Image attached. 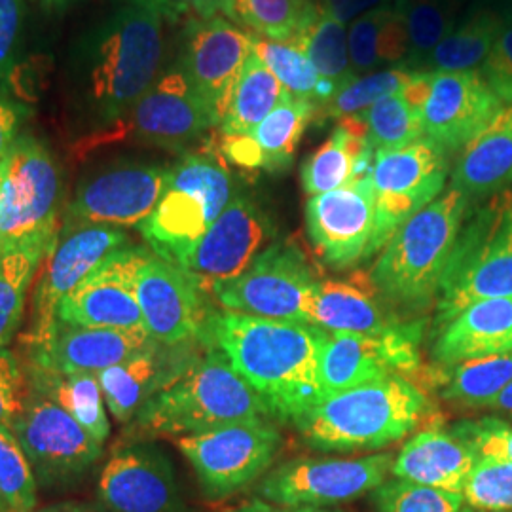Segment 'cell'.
I'll use <instances>...</instances> for the list:
<instances>
[{
    "label": "cell",
    "mask_w": 512,
    "mask_h": 512,
    "mask_svg": "<svg viewBox=\"0 0 512 512\" xmlns=\"http://www.w3.org/2000/svg\"><path fill=\"white\" fill-rule=\"evenodd\" d=\"M291 44L308 55L313 67L336 88L355 76L349 59L346 25L323 12L310 29Z\"/></svg>",
    "instance_id": "44"
},
{
    "label": "cell",
    "mask_w": 512,
    "mask_h": 512,
    "mask_svg": "<svg viewBox=\"0 0 512 512\" xmlns=\"http://www.w3.org/2000/svg\"><path fill=\"white\" fill-rule=\"evenodd\" d=\"M167 2L192 10L202 19L215 18L219 14H226L232 18V4H234V0H167Z\"/></svg>",
    "instance_id": "54"
},
{
    "label": "cell",
    "mask_w": 512,
    "mask_h": 512,
    "mask_svg": "<svg viewBox=\"0 0 512 512\" xmlns=\"http://www.w3.org/2000/svg\"><path fill=\"white\" fill-rule=\"evenodd\" d=\"M219 124L217 114L194 90L181 65H175L160 74L150 90L97 139L99 143L131 139L152 147L183 150Z\"/></svg>",
    "instance_id": "13"
},
{
    "label": "cell",
    "mask_w": 512,
    "mask_h": 512,
    "mask_svg": "<svg viewBox=\"0 0 512 512\" xmlns=\"http://www.w3.org/2000/svg\"><path fill=\"white\" fill-rule=\"evenodd\" d=\"M480 73L490 84L503 105H512V18H505L503 29L494 48L480 67Z\"/></svg>",
    "instance_id": "50"
},
{
    "label": "cell",
    "mask_w": 512,
    "mask_h": 512,
    "mask_svg": "<svg viewBox=\"0 0 512 512\" xmlns=\"http://www.w3.org/2000/svg\"><path fill=\"white\" fill-rule=\"evenodd\" d=\"M476 459L475 450L454 431L429 427L404 444L395 458L391 475L421 486L461 494Z\"/></svg>",
    "instance_id": "27"
},
{
    "label": "cell",
    "mask_w": 512,
    "mask_h": 512,
    "mask_svg": "<svg viewBox=\"0 0 512 512\" xmlns=\"http://www.w3.org/2000/svg\"><path fill=\"white\" fill-rule=\"evenodd\" d=\"M512 382V353L463 361L454 365L442 397L450 403L488 408Z\"/></svg>",
    "instance_id": "41"
},
{
    "label": "cell",
    "mask_w": 512,
    "mask_h": 512,
    "mask_svg": "<svg viewBox=\"0 0 512 512\" xmlns=\"http://www.w3.org/2000/svg\"><path fill=\"white\" fill-rule=\"evenodd\" d=\"M253 54L275 74L283 88L315 105L327 101L336 86L313 67L308 55L291 42H279L253 33Z\"/></svg>",
    "instance_id": "40"
},
{
    "label": "cell",
    "mask_w": 512,
    "mask_h": 512,
    "mask_svg": "<svg viewBox=\"0 0 512 512\" xmlns=\"http://www.w3.org/2000/svg\"><path fill=\"white\" fill-rule=\"evenodd\" d=\"M503 353H512V298L482 300L459 311L442 325L433 349L444 366Z\"/></svg>",
    "instance_id": "28"
},
{
    "label": "cell",
    "mask_w": 512,
    "mask_h": 512,
    "mask_svg": "<svg viewBox=\"0 0 512 512\" xmlns=\"http://www.w3.org/2000/svg\"><path fill=\"white\" fill-rule=\"evenodd\" d=\"M461 4L463 0H395L408 35L404 65L421 71L427 57L454 31Z\"/></svg>",
    "instance_id": "38"
},
{
    "label": "cell",
    "mask_w": 512,
    "mask_h": 512,
    "mask_svg": "<svg viewBox=\"0 0 512 512\" xmlns=\"http://www.w3.org/2000/svg\"><path fill=\"white\" fill-rule=\"evenodd\" d=\"M376 226V194L370 177L311 196L306 230L315 255L332 270H348L370 258Z\"/></svg>",
    "instance_id": "19"
},
{
    "label": "cell",
    "mask_w": 512,
    "mask_h": 512,
    "mask_svg": "<svg viewBox=\"0 0 512 512\" xmlns=\"http://www.w3.org/2000/svg\"><path fill=\"white\" fill-rule=\"evenodd\" d=\"M147 251L148 247L128 245L112 253L73 293L59 302L55 323L147 332L135 294V277Z\"/></svg>",
    "instance_id": "20"
},
{
    "label": "cell",
    "mask_w": 512,
    "mask_h": 512,
    "mask_svg": "<svg viewBox=\"0 0 512 512\" xmlns=\"http://www.w3.org/2000/svg\"><path fill=\"white\" fill-rule=\"evenodd\" d=\"M61 192V171L50 148L21 133L4 160L0 253L48 255L61 228Z\"/></svg>",
    "instance_id": "8"
},
{
    "label": "cell",
    "mask_w": 512,
    "mask_h": 512,
    "mask_svg": "<svg viewBox=\"0 0 512 512\" xmlns=\"http://www.w3.org/2000/svg\"><path fill=\"white\" fill-rule=\"evenodd\" d=\"M21 110L0 97V164L6 160L10 148L14 147L19 137V126H21Z\"/></svg>",
    "instance_id": "53"
},
{
    "label": "cell",
    "mask_w": 512,
    "mask_h": 512,
    "mask_svg": "<svg viewBox=\"0 0 512 512\" xmlns=\"http://www.w3.org/2000/svg\"><path fill=\"white\" fill-rule=\"evenodd\" d=\"M164 12L128 4L93 29L76 52L78 105L97 128L109 129L162 74Z\"/></svg>",
    "instance_id": "2"
},
{
    "label": "cell",
    "mask_w": 512,
    "mask_h": 512,
    "mask_svg": "<svg viewBox=\"0 0 512 512\" xmlns=\"http://www.w3.org/2000/svg\"><path fill=\"white\" fill-rule=\"evenodd\" d=\"M268 416V406L226 355L207 348L202 359L192 361L181 376L143 404L133 427L148 437H184Z\"/></svg>",
    "instance_id": "4"
},
{
    "label": "cell",
    "mask_w": 512,
    "mask_h": 512,
    "mask_svg": "<svg viewBox=\"0 0 512 512\" xmlns=\"http://www.w3.org/2000/svg\"><path fill=\"white\" fill-rule=\"evenodd\" d=\"M495 298H512V190L469 209L440 281L437 323Z\"/></svg>",
    "instance_id": "6"
},
{
    "label": "cell",
    "mask_w": 512,
    "mask_h": 512,
    "mask_svg": "<svg viewBox=\"0 0 512 512\" xmlns=\"http://www.w3.org/2000/svg\"><path fill=\"white\" fill-rule=\"evenodd\" d=\"M2 184H4V162L0 164V202H2Z\"/></svg>",
    "instance_id": "60"
},
{
    "label": "cell",
    "mask_w": 512,
    "mask_h": 512,
    "mask_svg": "<svg viewBox=\"0 0 512 512\" xmlns=\"http://www.w3.org/2000/svg\"><path fill=\"white\" fill-rule=\"evenodd\" d=\"M321 16L315 0H234L232 19L260 37L294 42Z\"/></svg>",
    "instance_id": "39"
},
{
    "label": "cell",
    "mask_w": 512,
    "mask_h": 512,
    "mask_svg": "<svg viewBox=\"0 0 512 512\" xmlns=\"http://www.w3.org/2000/svg\"><path fill=\"white\" fill-rule=\"evenodd\" d=\"M281 433L266 420L239 421L177 440L211 501L234 497L255 484L281 450Z\"/></svg>",
    "instance_id": "11"
},
{
    "label": "cell",
    "mask_w": 512,
    "mask_h": 512,
    "mask_svg": "<svg viewBox=\"0 0 512 512\" xmlns=\"http://www.w3.org/2000/svg\"><path fill=\"white\" fill-rule=\"evenodd\" d=\"M12 433L42 488L73 486L103 458V442L59 404L31 389Z\"/></svg>",
    "instance_id": "12"
},
{
    "label": "cell",
    "mask_w": 512,
    "mask_h": 512,
    "mask_svg": "<svg viewBox=\"0 0 512 512\" xmlns=\"http://www.w3.org/2000/svg\"><path fill=\"white\" fill-rule=\"evenodd\" d=\"M283 93V84L258 55L251 52L220 120V135L249 133L277 107Z\"/></svg>",
    "instance_id": "36"
},
{
    "label": "cell",
    "mask_w": 512,
    "mask_h": 512,
    "mask_svg": "<svg viewBox=\"0 0 512 512\" xmlns=\"http://www.w3.org/2000/svg\"><path fill=\"white\" fill-rule=\"evenodd\" d=\"M200 340L226 355L277 420L296 423L323 399L315 325L222 310L209 313Z\"/></svg>",
    "instance_id": "1"
},
{
    "label": "cell",
    "mask_w": 512,
    "mask_h": 512,
    "mask_svg": "<svg viewBox=\"0 0 512 512\" xmlns=\"http://www.w3.org/2000/svg\"><path fill=\"white\" fill-rule=\"evenodd\" d=\"M25 372L31 391L59 404L95 439L103 444L107 442L110 437L109 410L97 374H61L35 366H25Z\"/></svg>",
    "instance_id": "33"
},
{
    "label": "cell",
    "mask_w": 512,
    "mask_h": 512,
    "mask_svg": "<svg viewBox=\"0 0 512 512\" xmlns=\"http://www.w3.org/2000/svg\"><path fill=\"white\" fill-rule=\"evenodd\" d=\"M471 200L448 188L423 207L391 238L376 260L370 279L393 306L418 311L439 296L440 281L456 247Z\"/></svg>",
    "instance_id": "5"
},
{
    "label": "cell",
    "mask_w": 512,
    "mask_h": 512,
    "mask_svg": "<svg viewBox=\"0 0 512 512\" xmlns=\"http://www.w3.org/2000/svg\"><path fill=\"white\" fill-rule=\"evenodd\" d=\"M378 512H476L465 497L454 492L421 486L401 478L385 480L374 490Z\"/></svg>",
    "instance_id": "46"
},
{
    "label": "cell",
    "mask_w": 512,
    "mask_h": 512,
    "mask_svg": "<svg viewBox=\"0 0 512 512\" xmlns=\"http://www.w3.org/2000/svg\"><path fill=\"white\" fill-rule=\"evenodd\" d=\"M393 463L391 452L366 458L293 459L266 476L258 494L275 505L325 509L380 488L391 475Z\"/></svg>",
    "instance_id": "15"
},
{
    "label": "cell",
    "mask_w": 512,
    "mask_h": 512,
    "mask_svg": "<svg viewBox=\"0 0 512 512\" xmlns=\"http://www.w3.org/2000/svg\"><path fill=\"white\" fill-rule=\"evenodd\" d=\"M135 294L154 342L177 348L194 338L200 340L209 317L205 293L190 275L152 253L150 247L137 270Z\"/></svg>",
    "instance_id": "22"
},
{
    "label": "cell",
    "mask_w": 512,
    "mask_h": 512,
    "mask_svg": "<svg viewBox=\"0 0 512 512\" xmlns=\"http://www.w3.org/2000/svg\"><path fill=\"white\" fill-rule=\"evenodd\" d=\"M38 512H105L101 507L93 509V507H86V505H78V503H61V505H52L46 507Z\"/></svg>",
    "instance_id": "57"
},
{
    "label": "cell",
    "mask_w": 512,
    "mask_h": 512,
    "mask_svg": "<svg viewBox=\"0 0 512 512\" xmlns=\"http://www.w3.org/2000/svg\"><path fill=\"white\" fill-rule=\"evenodd\" d=\"M46 255L35 251L0 253V348H6L25 317L27 294Z\"/></svg>",
    "instance_id": "43"
},
{
    "label": "cell",
    "mask_w": 512,
    "mask_h": 512,
    "mask_svg": "<svg viewBox=\"0 0 512 512\" xmlns=\"http://www.w3.org/2000/svg\"><path fill=\"white\" fill-rule=\"evenodd\" d=\"M448 175L450 154L429 137L374 154L368 173L376 194V226L370 255L382 253L406 220L439 198Z\"/></svg>",
    "instance_id": "10"
},
{
    "label": "cell",
    "mask_w": 512,
    "mask_h": 512,
    "mask_svg": "<svg viewBox=\"0 0 512 512\" xmlns=\"http://www.w3.org/2000/svg\"><path fill=\"white\" fill-rule=\"evenodd\" d=\"M234 181L217 154H186L171 167L164 196L139 232L152 253L177 264L234 200Z\"/></svg>",
    "instance_id": "7"
},
{
    "label": "cell",
    "mask_w": 512,
    "mask_h": 512,
    "mask_svg": "<svg viewBox=\"0 0 512 512\" xmlns=\"http://www.w3.org/2000/svg\"><path fill=\"white\" fill-rule=\"evenodd\" d=\"M0 512H10V509H8V505L4 503V499L0 497Z\"/></svg>",
    "instance_id": "61"
},
{
    "label": "cell",
    "mask_w": 512,
    "mask_h": 512,
    "mask_svg": "<svg viewBox=\"0 0 512 512\" xmlns=\"http://www.w3.org/2000/svg\"><path fill=\"white\" fill-rule=\"evenodd\" d=\"M357 116L365 124L366 141L374 154L380 150L406 147L425 137L421 109L404 92L387 95Z\"/></svg>",
    "instance_id": "42"
},
{
    "label": "cell",
    "mask_w": 512,
    "mask_h": 512,
    "mask_svg": "<svg viewBox=\"0 0 512 512\" xmlns=\"http://www.w3.org/2000/svg\"><path fill=\"white\" fill-rule=\"evenodd\" d=\"M512 184V105L501 110L471 143L459 150L452 188L469 200H486Z\"/></svg>",
    "instance_id": "29"
},
{
    "label": "cell",
    "mask_w": 512,
    "mask_h": 512,
    "mask_svg": "<svg viewBox=\"0 0 512 512\" xmlns=\"http://www.w3.org/2000/svg\"><path fill=\"white\" fill-rule=\"evenodd\" d=\"M313 116V101L285 90L277 107L249 133L220 135V152L230 164L243 169L285 171L293 164L296 148Z\"/></svg>",
    "instance_id": "26"
},
{
    "label": "cell",
    "mask_w": 512,
    "mask_h": 512,
    "mask_svg": "<svg viewBox=\"0 0 512 512\" xmlns=\"http://www.w3.org/2000/svg\"><path fill=\"white\" fill-rule=\"evenodd\" d=\"M171 167L120 162L84 177L61 224L139 228L164 196Z\"/></svg>",
    "instance_id": "16"
},
{
    "label": "cell",
    "mask_w": 512,
    "mask_h": 512,
    "mask_svg": "<svg viewBox=\"0 0 512 512\" xmlns=\"http://www.w3.org/2000/svg\"><path fill=\"white\" fill-rule=\"evenodd\" d=\"M311 325L329 332L363 336H391L416 327L399 321L370 291L334 279L319 281L311 308Z\"/></svg>",
    "instance_id": "31"
},
{
    "label": "cell",
    "mask_w": 512,
    "mask_h": 512,
    "mask_svg": "<svg viewBox=\"0 0 512 512\" xmlns=\"http://www.w3.org/2000/svg\"><path fill=\"white\" fill-rule=\"evenodd\" d=\"M488 408H492L495 412H503V414H511L512 416V382L495 397L494 403L490 404Z\"/></svg>",
    "instance_id": "56"
},
{
    "label": "cell",
    "mask_w": 512,
    "mask_h": 512,
    "mask_svg": "<svg viewBox=\"0 0 512 512\" xmlns=\"http://www.w3.org/2000/svg\"><path fill=\"white\" fill-rule=\"evenodd\" d=\"M454 433L465 440L478 458H494L512 463V427L497 418L463 421Z\"/></svg>",
    "instance_id": "48"
},
{
    "label": "cell",
    "mask_w": 512,
    "mask_h": 512,
    "mask_svg": "<svg viewBox=\"0 0 512 512\" xmlns=\"http://www.w3.org/2000/svg\"><path fill=\"white\" fill-rule=\"evenodd\" d=\"M503 109L480 69L429 73V92L421 107L423 133L448 154L459 152Z\"/></svg>",
    "instance_id": "23"
},
{
    "label": "cell",
    "mask_w": 512,
    "mask_h": 512,
    "mask_svg": "<svg viewBox=\"0 0 512 512\" xmlns=\"http://www.w3.org/2000/svg\"><path fill=\"white\" fill-rule=\"evenodd\" d=\"M129 4H135V6H147V8H158L162 12H171V4L167 0H128Z\"/></svg>",
    "instance_id": "58"
},
{
    "label": "cell",
    "mask_w": 512,
    "mask_h": 512,
    "mask_svg": "<svg viewBox=\"0 0 512 512\" xmlns=\"http://www.w3.org/2000/svg\"><path fill=\"white\" fill-rule=\"evenodd\" d=\"M162 348L152 340L128 361L97 372L107 410L118 423H131L148 399L192 365L171 363Z\"/></svg>",
    "instance_id": "30"
},
{
    "label": "cell",
    "mask_w": 512,
    "mask_h": 512,
    "mask_svg": "<svg viewBox=\"0 0 512 512\" xmlns=\"http://www.w3.org/2000/svg\"><path fill=\"white\" fill-rule=\"evenodd\" d=\"M505 16L492 8H476L427 57L423 73H456L480 69L492 52Z\"/></svg>",
    "instance_id": "35"
},
{
    "label": "cell",
    "mask_w": 512,
    "mask_h": 512,
    "mask_svg": "<svg viewBox=\"0 0 512 512\" xmlns=\"http://www.w3.org/2000/svg\"><path fill=\"white\" fill-rule=\"evenodd\" d=\"M272 222L249 196L238 194L220 213L202 239L175 264L190 275L203 293L236 279L272 238Z\"/></svg>",
    "instance_id": "17"
},
{
    "label": "cell",
    "mask_w": 512,
    "mask_h": 512,
    "mask_svg": "<svg viewBox=\"0 0 512 512\" xmlns=\"http://www.w3.org/2000/svg\"><path fill=\"white\" fill-rule=\"evenodd\" d=\"M48 6H54V8H61V6H67L69 2H73V0H44Z\"/></svg>",
    "instance_id": "59"
},
{
    "label": "cell",
    "mask_w": 512,
    "mask_h": 512,
    "mask_svg": "<svg viewBox=\"0 0 512 512\" xmlns=\"http://www.w3.org/2000/svg\"><path fill=\"white\" fill-rule=\"evenodd\" d=\"M348 46L355 76L374 73L382 65L404 63L408 55L404 19L395 6H380L351 23Z\"/></svg>",
    "instance_id": "34"
},
{
    "label": "cell",
    "mask_w": 512,
    "mask_h": 512,
    "mask_svg": "<svg viewBox=\"0 0 512 512\" xmlns=\"http://www.w3.org/2000/svg\"><path fill=\"white\" fill-rule=\"evenodd\" d=\"M38 482L16 435L0 427V497L10 512H35Z\"/></svg>",
    "instance_id": "45"
},
{
    "label": "cell",
    "mask_w": 512,
    "mask_h": 512,
    "mask_svg": "<svg viewBox=\"0 0 512 512\" xmlns=\"http://www.w3.org/2000/svg\"><path fill=\"white\" fill-rule=\"evenodd\" d=\"M315 2L325 16L346 25L349 21L353 23L355 19L365 16L380 6H387L389 0H315Z\"/></svg>",
    "instance_id": "52"
},
{
    "label": "cell",
    "mask_w": 512,
    "mask_h": 512,
    "mask_svg": "<svg viewBox=\"0 0 512 512\" xmlns=\"http://www.w3.org/2000/svg\"><path fill=\"white\" fill-rule=\"evenodd\" d=\"M461 495L476 512H512V463L476 459Z\"/></svg>",
    "instance_id": "47"
},
{
    "label": "cell",
    "mask_w": 512,
    "mask_h": 512,
    "mask_svg": "<svg viewBox=\"0 0 512 512\" xmlns=\"http://www.w3.org/2000/svg\"><path fill=\"white\" fill-rule=\"evenodd\" d=\"M251 52L253 33L239 29L230 19L215 16L188 25L179 65L219 122Z\"/></svg>",
    "instance_id": "24"
},
{
    "label": "cell",
    "mask_w": 512,
    "mask_h": 512,
    "mask_svg": "<svg viewBox=\"0 0 512 512\" xmlns=\"http://www.w3.org/2000/svg\"><path fill=\"white\" fill-rule=\"evenodd\" d=\"M29 395L25 366L8 348H0V427L12 429Z\"/></svg>",
    "instance_id": "49"
},
{
    "label": "cell",
    "mask_w": 512,
    "mask_h": 512,
    "mask_svg": "<svg viewBox=\"0 0 512 512\" xmlns=\"http://www.w3.org/2000/svg\"><path fill=\"white\" fill-rule=\"evenodd\" d=\"M418 340V325L391 336L323 330L319 359L323 397L384 380L391 374L414 372L420 366Z\"/></svg>",
    "instance_id": "21"
},
{
    "label": "cell",
    "mask_w": 512,
    "mask_h": 512,
    "mask_svg": "<svg viewBox=\"0 0 512 512\" xmlns=\"http://www.w3.org/2000/svg\"><path fill=\"white\" fill-rule=\"evenodd\" d=\"M147 332L120 329H88L55 323L50 336L33 348H25L29 365L61 374H97L120 365L147 348Z\"/></svg>",
    "instance_id": "25"
},
{
    "label": "cell",
    "mask_w": 512,
    "mask_h": 512,
    "mask_svg": "<svg viewBox=\"0 0 512 512\" xmlns=\"http://www.w3.org/2000/svg\"><path fill=\"white\" fill-rule=\"evenodd\" d=\"M122 228L99 224H61L52 249L40 264L31 300V325L25 332V348L44 342L55 327L59 302L93 274L112 253L128 247Z\"/></svg>",
    "instance_id": "14"
},
{
    "label": "cell",
    "mask_w": 512,
    "mask_h": 512,
    "mask_svg": "<svg viewBox=\"0 0 512 512\" xmlns=\"http://www.w3.org/2000/svg\"><path fill=\"white\" fill-rule=\"evenodd\" d=\"M418 71L399 63L395 67L374 71V73L353 76L338 86L327 101L315 105L313 122L321 124L327 120H344L370 109L376 101L387 95L403 92L414 80Z\"/></svg>",
    "instance_id": "37"
},
{
    "label": "cell",
    "mask_w": 512,
    "mask_h": 512,
    "mask_svg": "<svg viewBox=\"0 0 512 512\" xmlns=\"http://www.w3.org/2000/svg\"><path fill=\"white\" fill-rule=\"evenodd\" d=\"M374 150L366 141V128L359 116L340 120L329 139L302 164L300 181L308 196L342 188L370 173Z\"/></svg>",
    "instance_id": "32"
},
{
    "label": "cell",
    "mask_w": 512,
    "mask_h": 512,
    "mask_svg": "<svg viewBox=\"0 0 512 512\" xmlns=\"http://www.w3.org/2000/svg\"><path fill=\"white\" fill-rule=\"evenodd\" d=\"M23 23V0H0V78L12 69Z\"/></svg>",
    "instance_id": "51"
},
{
    "label": "cell",
    "mask_w": 512,
    "mask_h": 512,
    "mask_svg": "<svg viewBox=\"0 0 512 512\" xmlns=\"http://www.w3.org/2000/svg\"><path fill=\"white\" fill-rule=\"evenodd\" d=\"M319 279L294 239L270 243L251 266L213 289L224 310L264 319L310 323Z\"/></svg>",
    "instance_id": "9"
},
{
    "label": "cell",
    "mask_w": 512,
    "mask_h": 512,
    "mask_svg": "<svg viewBox=\"0 0 512 512\" xmlns=\"http://www.w3.org/2000/svg\"><path fill=\"white\" fill-rule=\"evenodd\" d=\"M429 408L420 387L403 374L323 397L296 421L306 444L321 452L380 450L406 439Z\"/></svg>",
    "instance_id": "3"
},
{
    "label": "cell",
    "mask_w": 512,
    "mask_h": 512,
    "mask_svg": "<svg viewBox=\"0 0 512 512\" xmlns=\"http://www.w3.org/2000/svg\"><path fill=\"white\" fill-rule=\"evenodd\" d=\"M230 512H329L325 509H315V507H285V505H275L270 501L264 499H253L247 501L245 505L236 507L234 511Z\"/></svg>",
    "instance_id": "55"
},
{
    "label": "cell",
    "mask_w": 512,
    "mask_h": 512,
    "mask_svg": "<svg viewBox=\"0 0 512 512\" xmlns=\"http://www.w3.org/2000/svg\"><path fill=\"white\" fill-rule=\"evenodd\" d=\"M105 512H184L173 463L145 440L118 442L110 450L97 484Z\"/></svg>",
    "instance_id": "18"
}]
</instances>
